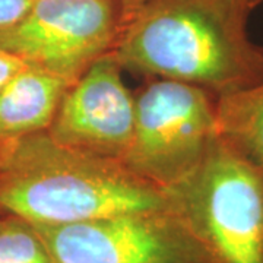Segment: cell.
Wrapping results in <instances>:
<instances>
[{
  "label": "cell",
  "instance_id": "13",
  "mask_svg": "<svg viewBox=\"0 0 263 263\" xmlns=\"http://www.w3.org/2000/svg\"><path fill=\"white\" fill-rule=\"evenodd\" d=\"M119 2L123 3V6H124L126 9L129 8L132 12V10L138 9L139 6H142V5H143L145 2H148V0H119Z\"/></svg>",
  "mask_w": 263,
  "mask_h": 263
},
{
  "label": "cell",
  "instance_id": "5",
  "mask_svg": "<svg viewBox=\"0 0 263 263\" xmlns=\"http://www.w3.org/2000/svg\"><path fill=\"white\" fill-rule=\"evenodd\" d=\"M34 227L54 263H214L173 209Z\"/></svg>",
  "mask_w": 263,
  "mask_h": 263
},
{
  "label": "cell",
  "instance_id": "2",
  "mask_svg": "<svg viewBox=\"0 0 263 263\" xmlns=\"http://www.w3.org/2000/svg\"><path fill=\"white\" fill-rule=\"evenodd\" d=\"M171 209L167 190L120 161L62 145L47 130L0 142V214L70 226Z\"/></svg>",
  "mask_w": 263,
  "mask_h": 263
},
{
  "label": "cell",
  "instance_id": "7",
  "mask_svg": "<svg viewBox=\"0 0 263 263\" xmlns=\"http://www.w3.org/2000/svg\"><path fill=\"white\" fill-rule=\"evenodd\" d=\"M111 53L69 85L48 135L62 145L122 162L135 129L136 98Z\"/></svg>",
  "mask_w": 263,
  "mask_h": 263
},
{
  "label": "cell",
  "instance_id": "9",
  "mask_svg": "<svg viewBox=\"0 0 263 263\" xmlns=\"http://www.w3.org/2000/svg\"><path fill=\"white\" fill-rule=\"evenodd\" d=\"M215 114L218 136L263 173V79L219 95Z\"/></svg>",
  "mask_w": 263,
  "mask_h": 263
},
{
  "label": "cell",
  "instance_id": "4",
  "mask_svg": "<svg viewBox=\"0 0 263 263\" xmlns=\"http://www.w3.org/2000/svg\"><path fill=\"white\" fill-rule=\"evenodd\" d=\"M216 138L215 105L206 91L160 79L136 98L133 136L122 162L170 190L196 171Z\"/></svg>",
  "mask_w": 263,
  "mask_h": 263
},
{
  "label": "cell",
  "instance_id": "8",
  "mask_svg": "<svg viewBox=\"0 0 263 263\" xmlns=\"http://www.w3.org/2000/svg\"><path fill=\"white\" fill-rule=\"evenodd\" d=\"M70 82L27 65L0 91V142L46 132Z\"/></svg>",
  "mask_w": 263,
  "mask_h": 263
},
{
  "label": "cell",
  "instance_id": "1",
  "mask_svg": "<svg viewBox=\"0 0 263 263\" xmlns=\"http://www.w3.org/2000/svg\"><path fill=\"white\" fill-rule=\"evenodd\" d=\"M257 0H148L111 48L120 66L219 95L263 79V50L246 34Z\"/></svg>",
  "mask_w": 263,
  "mask_h": 263
},
{
  "label": "cell",
  "instance_id": "11",
  "mask_svg": "<svg viewBox=\"0 0 263 263\" xmlns=\"http://www.w3.org/2000/svg\"><path fill=\"white\" fill-rule=\"evenodd\" d=\"M35 0H0V32L15 27L27 16Z\"/></svg>",
  "mask_w": 263,
  "mask_h": 263
},
{
  "label": "cell",
  "instance_id": "6",
  "mask_svg": "<svg viewBox=\"0 0 263 263\" xmlns=\"http://www.w3.org/2000/svg\"><path fill=\"white\" fill-rule=\"evenodd\" d=\"M120 27L116 0H35L0 32V47L73 84L111 51Z\"/></svg>",
  "mask_w": 263,
  "mask_h": 263
},
{
  "label": "cell",
  "instance_id": "3",
  "mask_svg": "<svg viewBox=\"0 0 263 263\" xmlns=\"http://www.w3.org/2000/svg\"><path fill=\"white\" fill-rule=\"evenodd\" d=\"M214 263H263V173L219 136L196 171L167 190Z\"/></svg>",
  "mask_w": 263,
  "mask_h": 263
},
{
  "label": "cell",
  "instance_id": "12",
  "mask_svg": "<svg viewBox=\"0 0 263 263\" xmlns=\"http://www.w3.org/2000/svg\"><path fill=\"white\" fill-rule=\"evenodd\" d=\"M27 63L18 56L0 47V91Z\"/></svg>",
  "mask_w": 263,
  "mask_h": 263
},
{
  "label": "cell",
  "instance_id": "10",
  "mask_svg": "<svg viewBox=\"0 0 263 263\" xmlns=\"http://www.w3.org/2000/svg\"><path fill=\"white\" fill-rule=\"evenodd\" d=\"M0 263H54L31 222L0 214Z\"/></svg>",
  "mask_w": 263,
  "mask_h": 263
}]
</instances>
